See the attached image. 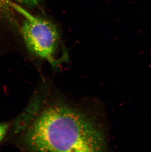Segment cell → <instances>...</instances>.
<instances>
[{
  "instance_id": "2",
  "label": "cell",
  "mask_w": 151,
  "mask_h": 152,
  "mask_svg": "<svg viewBox=\"0 0 151 152\" xmlns=\"http://www.w3.org/2000/svg\"><path fill=\"white\" fill-rule=\"evenodd\" d=\"M12 5L24 17L20 33L29 51L46 61L54 69L67 62L68 56L60 54V37L56 26L49 20L33 15L15 3Z\"/></svg>"
},
{
  "instance_id": "3",
  "label": "cell",
  "mask_w": 151,
  "mask_h": 152,
  "mask_svg": "<svg viewBox=\"0 0 151 152\" xmlns=\"http://www.w3.org/2000/svg\"><path fill=\"white\" fill-rule=\"evenodd\" d=\"M12 3L10 0H0V34L20 33L21 27Z\"/></svg>"
},
{
  "instance_id": "5",
  "label": "cell",
  "mask_w": 151,
  "mask_h": 152,
  "mask_svg": "<svg viewBox=\"0 0 151 152\" xmlns=\"http://www.w3.org/2000/svg\"><path fill=\"white\" fill-rule=\"evenodd\" d=\"M9 129V125L7 124H0V141L3 140L6 136L7 130Z\"/></svg>"
},
{
  "instance_id": "4",
  "label": "cell",
  "mask_w": 151,
  "mask_h": 152,
  "mask_svg": "<svg viewBox=\"0 0 151 152\" xmlns=\"http://www.w3.org/2000/svg\"><path fill=\"white\" fill-rule=\"evenodd\" d=\"M21 4L30 8L36 7L39 4L40 0H15Z\"/></svg>"
},
{
  "instance_id": "1",
  "label": "cell",
  "mask_w": 151,
  "mask_h": 152,
  "mask_svg": "<svg viewBox=\"0 0 151 152\" xmlns=\"http://www.w3.org/2000/svg\"><path fill=\"white\" fill-rule=\"evenodd\" d=\"M24 136L34 152H102L107 150L106 131L87 109L60 96L41 99ZM40 104V103H39Z\"/></svg>"
}]
</instances>
